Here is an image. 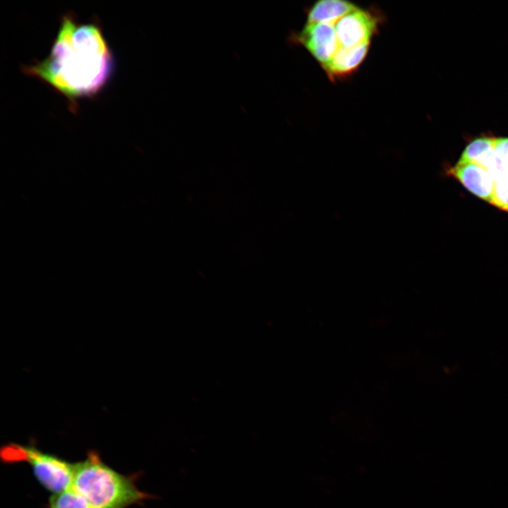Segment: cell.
<instances>
[{
  "label": "cell",
  "mask_w": 508,
  "mask_h": 508,
  "mask_svg": "<svg viewBox=\"0 0 508 508\" xmlns=\"http://www.w3.org/2000/svg\"><path fill=\"white\" fill-rule=\"evenodd\" d=\"M370 42L360 45L340 47L332 59L322 66L332 82L343 80L353 74L365 59Z\"/></svg>",
  "instance_id": "7"
},
{
  "label": "cell",
  "mask_w": 508,
  "mask_h": 508,
  "mask_svg": "<svg viewBox=\"0 0 508 508\" xmlns=\"http://www.w3.org/2000/svg\"><path fill=\"white\" fill-rule=\"evenodd\" d=\"M1 458L6 463H29L37 480L54 494L72 485L73 464L35 447L10 443L1 449Z\"/></svg>",
  "instance_id": "3"
},
{
  "label": "cell",
  "mask_w": 508,
  "mask_h": 508,
  "mask_svg": "<svg viewBox=\"0 0 508 508\" xmlns=\"http://www.w3.org/2000/svg\"><path fill=\"white\" fill-rule=\"evenodd\" d=\"M358 8V6L348 1L320 0L306 10V23L335 24Z\"/></svg>",
  "instance_id": "8"
},
{
  "label": "cell",
  "mask_w": 508,
  "mask_h": 508,
  "mask_svg": "<svg viewBox=\"0 0 508 508\" xmlns=\"http://www.w3.org/2000/svg\"><path fill=\"white\" fill-rule=\"evenodd\" d=\"M483 167L489 171L494 180L508 177V138H495L493 150Z\"/></svg>",
  "instance_id": "10"
},
{
  "label": "cell",
  "mask_w": 508,
  "mask_h": 508,
  "mask_svg": "<svg viewBox=\"0 0 508 508\" xmlns=\"http://www.w3.org/2000/svg\"><path fill=\"white\" fill-rule=\"evenodd\" d=\"M495 137H480L469 143L464 150L459 162L474 163L484 167L494 147Z\"/></svg>",
  "instance_id": "9"
},
{
  "label": "cell",
  "mask_w": 508,
  "mask_h": 508,
  "mask_svg": "<svg viewBox=\"0 0 508 508\" xmlns=\"http://www.w3.org/2000/svg\"><path fill=\"white\" fill-rule=\"evenodd\" d=\"M491 205L498 209L508 210V177H500L494 180Z\"/></svg>",
  "instance_id": "12"
},
{
  "label": "cell",
  "mask_w": 508,
  "mask_h": 508,
  "mask_svg": "<svg viewBox=\"0 0 508 508\" xmlns=\"http://www.w3.org/2000/svg\"><path fill=\"white\" fill-rule=\"evenodd\" d=\"M449 174L472 194L491 203L494 178L486 168L474 163L457 162Z\"/></svg>",
  "instance_id": "6"
},
{
  "label": "cell",
  "mask_w": 508,
  "mask_h": 508,
  "mask_svg": "<svg viewBox=\"0 0 508 508\" xmlns=\"http://www.w3.org/2000/svg\"><path fill=\"white\" fill-rule=\"evenodd\" d=\"M113 68L112 52L99 23L80 22L73 13H66L49 54L22 70L64 96L75 113L78 99L94 97L103 89Z\"/></svg>",
  "instance_id": "1"
},
{
  "label": "cell",
  "mask_w": 508,
  "mask_h": 508,
  "mask_svg": "<svg viewBox=\"0 0 508 508\" xmlns=\"http://www.w3.org/2000/svg\"><path fill=\"white\" fill-rule=\"evenodd\" d=\"M335 24L306 23L298 32L290 35L289 41L303 46L321 66L328 63L340 48Z\"/></svg>",
  "instance_id": "5"
},
{
  "label": "cell",
  "mask_w": 508,
  "mask_h": 508,
  "mask_svg": "<svg viewBox=\"0 0 508 508\" xmlns=\"http://www.w3.org/2000/svg\"><path fill=\"white\" fill-rule=\"evenodd\" d=\"M71 488L95 508H126L154 498L137 488L135 478L117 473L92 451L73 464Z\"/></svg>",
  "instance_id": "2"
},
{
  "label": "cell",
  "mask_w": 508,
  "mask_h": 508,
  "mask_svg": "<svg viewBox=\"0 0 508 508\" xmlns=\"http://www.w3.org/2000/svg\"><path fill=\"white\" fill-rule=\"evenodd\" d=\"M383 22L384 16L377 9L358 7L335 23L339 42L344 47L370 42Z\"/></svg>",
  "instance_id": "4"
},
{
  "label": "cell",
  "mask_w": 508,
  "mask_h": 508,
  "mask_svg": "<svg viewBox=\"0 0 508 508\" xmlns=\"http://www.w3.org/2000/svg\"><path fill=\"white\" fill-rule=\"evenodd\" d=\"M49 504V508H95L71 487L66 490L52 495Z\"/></svg>",
  "instance_id": "11"
},
{
  "label": "cell",
  "mask_w": 508,
  "mask_h": 508,
  "mask_svg": "<svg viewBox=\"0 0 508 508\" xmlns=\"http://www.w3.org/2000/svg\"><path fill=\"white\" fill-rule=\"evenodd\" d=\"M507 212H508V210H507Z\"/></svg>",
  "instance_id": "13"
}]
</instances>
